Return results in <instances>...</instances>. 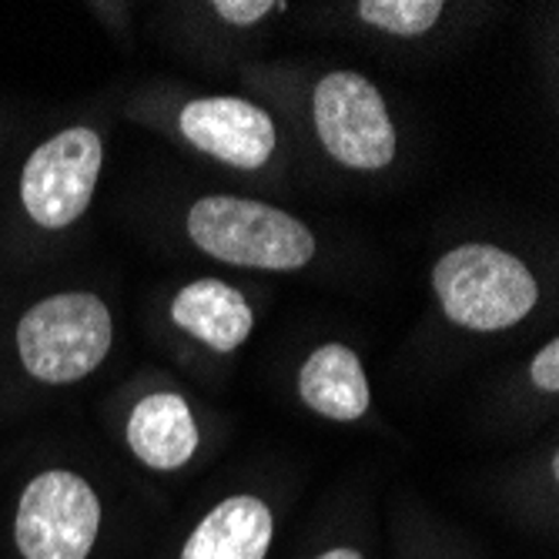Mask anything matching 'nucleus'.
I'll return each instance as SVG.
<instances>
[{
	"mask_svg": "<svg viewBox=\"0 0 559 559\" xmlns=\"http://www.w3.org/2000/svg\"><path fill=\"white\" fill-rule=\"evenodd\" d=\"M181 134L235 168H262L275 151L272 118L241 97H201L181 111Z\"/></svg>",
	"mask_w": 559,
	"mask_h": 559,
	"instance_id": "0eeeda50",
	"label": "nucleus"
},
{
	"mask_svg": "<svg viewBox=\"0 0 559 559\" xmlns=\"http://www.w3.org/2000/svg\"><path fill=\"white\" fill-rule=\"evenodd\" d=\"M215 11H218L225 21L245 27V24L262 21V17L272 14V11H285V4H272V0H218Z\"/></svg>",
	"mask_w": 559,
	"mask_h": 559,
	"instance_id": "ddd939ff",
	"label": "nucleus"
},
{
	"mask_svg": "<svg viewBox=\"0 0 559 559\" xmlns=\"http://www.w3.org/2000/svg\"><path fill=\"white\" fill-rule=\"evenodd\" d=\"M188 231L201 251L241 269L292 272L316 255V238L298 218L248 198H201L188 215Z\"/></svg>",
	"mask_w": 559,
	"mask_h": 559,
	"instance_id": "f257e3e1",
	"label": "nucleus"
},
{
	"mask_svg": "<svg viewBox=\"0 0 559 559\" xmlns=\"http://www.w3.org/2000/svg\"><path fill=\"white\" fill-rule=\"evenodd\" d=\"M100 506L74 473L37 476L17 510V546L24 559H84L94 546Z\"/></svg>",
	"mask_w": 559,
	"mask_h": 559,
	"instance_id": "39448f33",
	"label": "nucleus"
},
{
	"mask_svg": "<svg viewBox=\"0 0 559 559\" xmlns=\"http://www.w3.org/2000/svg\"><path fill=\"white\" fill-rule=\"evenodd\" d=\"M319 559H362L355 549H332V552H325V556H319Z\"/></svg>",
	"mask_w": 559,
	"mask_h": 559,
	"instance_id": "2eb2a0df",
	"label": "nucleus"
},
{
	"mask_svg": "<svg viewBox=\"0 0 559 559\" xmlns=\"http://www.w3.org/2000/svg\"><path fill=\"white\" fill-rule=\"evenodd\" d=\"M316 131L329 155L348 168L379 171L395 155L385 100L355 71H335L316 87Z\"/></svg>",
	"mask_w": 559,
	"mask_h": 559,
	"instance_id": "20e7f679",
	"label": "nucleus"
},
{
	"mask_svg": "<svg viewBox=\"0 0 559 559\" xmlns=\"http://www.w3.org/2000/svg\"><path fill=\"white\" fill-rule=\"evenodd\" d=\"M171 319L215 352L238 348L255 322L245 295L218 278H201L181 288L171 305Z\"/></svg>",
	"mask_w": 559,
	"mask_h": 559,
	"instance_id": "9b49d317",
	"label": "nucleus"
},
{
	"mask_svg": "<svg viewBox=\"0 0 559 559\" xmlns=\"http://www.w3.org/2000/svg\"><path fill=\"white\" fill-rule=\"evenodd\" d=\"M272 513L255 496H231L191 533L181 559H265L272 546Z\"/></svg>",
	"mask_w": 559,
	"mask_h": 559,
	"instance_id": "6e6552de",
	"label": "nucleus"
},
{
	"mask_svg": "<svg viewBox=\"0 0 559 559\" xmlns=\"http://www.w3.org/2000/svg\"><path fill=\"white\" fill-rule=\"evenodd\" d=\"M100 171V138L71 128L40 144L24 165L21 198L27 215L44 228H64L84 215Z\"/></svg>",
	"mask_w": 559,
	"mask_h": 559,
	"instance_id": "423d86ee",
	"label": "nucleus"
},
{
	"mask_svg": "<svg viewBox=\"0 0 559 559\" xmlns=\"http://www.w3.org/2000/svg\"><path fill=\"white\" fill-rule=\"evenodd\" d=\"M442 14L439 0H362L359 17L399 37L426 34Z\"/></svg>",
	"mask_w": 559,
	"mask_h": 559,
	"instance_id": "f8f14e48",
	"label": "nucleus"
},
{
	"mask_svg": "<svg viewBox=\"0 0 559 559\" xmlns=\"http://www.w3.org/2000/svg\"><path fill=\"white\" fill-rule=\"evenodd\" d=\"M533 382L546 392L559 389V342L556 338L533 359Z\"/></svg>",
	"mask_w": 559,
	"mask_h": 559,
	"instance_id": "4468645a",
	"label": "nucleus"
},
{
	"mask_svg": "<svg viewBox=\"0 0 559 559\" xmlns=\"http://www.w3.org/2000/svg\"><path fill=\"white\" fill-rule=\"evenodd\" d=\"M298 395L325 419H359L369 409V379L359 355L345 345H322L298 376Z\"/></svg>",
	"mask_w": 559,
	"mask_h": 559,
	"instance_id": "9d476101",
	"label": "nucleus"
},
{
	"mask_svg": "<svg viewBox=\"0 0 559 559\" xmlns=\"http://www.w3.org/2000/svg\"><path fill=\"white\" fill-rule=\"evenodd\" d=\"M111 312L97 295H55L21 319L17 348L27 372L40 382H78L94 372L111 348Z\"/></svg>",
	"mask_w": 559,
	"mask_h": 559,
	"instance_id": "7ed1b4c3",
	"label": "nucleus"
},
{
	"mask_svg": "<svg viewBox=\"0 0 559 559\" xmlns=\"http://www.w3.org/2000/svg\"><path fill=\"white\" fill-rule=\"evenodd\" d=\"M128 442L151 469L185 466L198 449V426L188 402L175 392H155L138 402L128 423Z\"/></svg>",
	"mask_w": 559,
	"mask_h": 559,
	"instance_id": "1a4fd4ad",
	"label": "nucleus"
},
{
	"mask_svg": "<svg viewBox=\"0 0 559 559\" xmlns=\"http://www.w3.org/2000/svg\"><path fill=\"white\" fill-rule=\"evenodd\" d=\"M432 288L445 316L473 332H499L526 319L536 305V278L530 269L492 245H463L432 272Z\"/></svg>",
	"mask_w": 559,
	"mask_h": 559,
	"instance_id": "f03ea898",
	"label": "nucleus"
}]
</instances>
